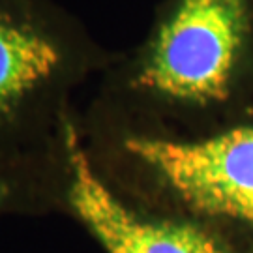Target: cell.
<instances>
[{
    "label": "cell",
    "instance_id": "277c9868",
    "mask_svg": "<svg viewBox=\"0 0 253 253\" xmlns=\"http://www.w3.org/2000/svg\"><path fill=\"white\" fill-rule=\"evenodd\" d=\"M64 210L103 253H253L214 229L127 201L94 169L81 129L68 126Z\"/></svg>",
    "mask_w": 253,
    "mask_h": 253
},
{
    "label": "cell",
    "instance_id": "3957f363",
    "mask_svg": "<svg viewBox=\"0 0 253 253\" xmlns=\"http://www.w3.org/2000/svg\"><path fill=\"white\" fill-rule=\"evenodd\" d=\"M107 58L72 21L23 0H0V162H27L42 129L62 141V103Z\"/></svg>",
    "mask_w": 253,
    "mask_h": 253
},
{
    "label": "cell",
    "instance_id": "7a4b0ae2",
    "mask_svg": "<svg viewBox=\"0 0 253 253\" xmlns=\"http://www.w3.org/2000/svg\"><path fill=\"white\" fill-rule=\"evenodd\" d=\"M83 145L127 201L253 248V115L191 133L94 120Z\"/></svg>",
    "mask_w": 253,
    "mask_h": 253
},
{
    "label": "cell",
    "instance_id": "5b68a950",
    "mask_svg": "<svg viewBox=\"0 0 253 253\" xmlns=\"http://www.w3.org/2000/svg\"><path fill=\"white\" fill-rule=\"evenodd\" d=\"M36 197L62 208L56 199L45 193H38L28 163L0 162V214L28 210Z\"/></svg>",
    "mask_w": 253,
    "mask_h": 253
},
{
    "label": "cell",
    "instance_id": "6da1fadb",
    "mask_svg": "<svg viewBox=\"0 0 253 253\" xmlns=\"http://www.w3.org/2000/svg\"><path fill=\"white\" fill-rule=\"evenodd\" d=\"M253 115V0H163L94 120L191 133Z\"/></svg>",
    "mask_w": 253,
    "mask_h": 253
}]
</instances>
